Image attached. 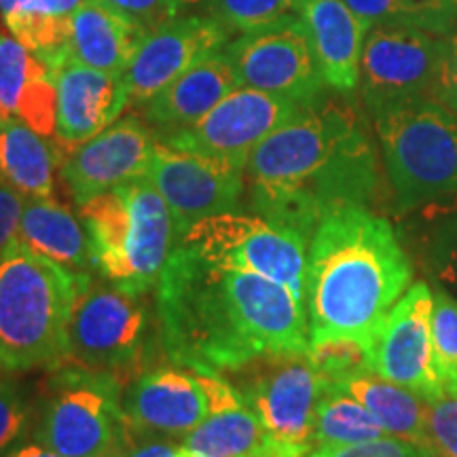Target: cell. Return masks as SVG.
<instances>
[{"label":"cell","mask_w":457,"mask_h":457,"mask_svg":"<svg viewBox=\"0 0 457 457\" xmlns=\"http://www.w3.org/2000/svg\"><path fill=\"white\" fill-rule=\"evenodd\" d=\"M202 387L208 415L182 438V447L197 457H244L267 441L261 420L222 373L193 370Z\"/></svg>","instance_id":"obj_21"},{"label":"cell","mask_w":457,"mask_h":457,"mask_svg":"<svg viewBox=\"0 0 457 457\" xmlns=\"http://www.w3.org/2000/svg\"><path fill=\"white\" fill-rule=\"evenodd\" d=\"M373 26H407L447 34L457 28V0H343Z\"/></svg>","instance_id":"obj_31"},{"label":"cell","mask_w":457,"mask_h":457,"mask_svg":"<svg viewBox=\"0 0 457 457\" xmlns=\"http://www.w3.org/2000/svg\"><path fill=\"white\" fill-rule=\"evenodd\" d=\"M299 17L313 60L327 87L352 94L360 85V62L370 24L343 0H296Z\"/></svg>","instance_id":"obj_20"},{"label":"cell","mask_w":457,"mask_h":457,"mask_svg":"<svg viewBox=\"0 0 457 457\" xmlns=\"http://www.w3.org/2000/svg\"><path fill=\"white\" fill-rule=\"evenodd\" d=\"M195 3H199V0H182V4H185V7H188V4H195Z\"/></svg>","instance_id":"obj_45"},{"label":"cell","mask_w":457,"mask_h":457,"mask_svg":"<svg viewBox=\"0 0 457 457\" xmlns=\"http://www.w3.org/2000/svg\"><path fill=\"white\" fill-rule=\"evenodd\" d=\"M100 3L128 17L146 34L168 24L185 9L182 0H100Z\"/></svg>","instance_id":"obj_36"},{"label":"cell","mask_w":457,"mask_h":457,"mask_svg":"<svg viewBox=\"0 0 457 457\" xmlns=\"http://www.w3.org/2000/svg\"><path fill=\"white\" fill-rule=\"evenodd\" d=\"M225 54L236 68L239 87L282 96L296 104H312L327 87L313 60L299 17L248 32L227 43Z\"/></svg>","instance_id":"obj_11"},{"label":"cell","mask_w":457,"mask_h":457,"mask_svg":"<svg viewBox=\"0 0 457 457\" xmlns=\"http://www.w3.org/2000/svg\"><path fill=\"white\" fill-rule=\"evenodd\" d=\"M129 447H131V441H129V432H128V434H123L121 438H117L112 445H108L104 451H100V453H96L91 457H128Z\"/></svg>","instance_id":"obj_43"},{"label":"cell","mask_w":457,"mask_h":457,"mask_svg":"<svg viewBox=\"0 0 457 457\" xmlns=\"http://www.w3.org/2000/svg\"><path fill=\"white\" fill-rule=\"evenodd\" d=\"M128 434L119 379L71 364L57 370L34 441L64 457H91Z\"/></svg>","instance_id":"obj_6"},{"label":"cell","mask_w":457,"mask_h":457,"mask_svg":"<svg viewBox=\"0 0 457 457\" xmlns=\"http://www.w3.org/2000/svg\"><path fill=\"white\" fill-rule=\"evenodd\" d=\"M415 265L386 216L345 208L322 220L307 248L305 310L310 339L352 335L375 343L409 290Z\"/></svg>","instance_id":"obj_3"},{"label":"cell","mask_w":457,"mask_h":457,"mask_svg":"<svg viewBox=\"0 0 457 457\" xmlns=\"http://www.w3.org/2000/svg\"><path fill=\"white\" fill-rule=\"evenodd\" d=\"M434 293L426 279L411 284L387 313L373 343V370L428 403L447 394L432 347Z\"/></svg>","instance_id":"obj_14"},{"label":"cell","mask_w":457,"mask_h":457,"mask_svg":"<svg viewBox=\"0 0 457 457\" xmlns=\"http://www.w3.org/2000/svg\"><path fill=\"white\" fill-rule=\"evenodd\" d=\"M157 134L138 117L117 119L111 128L83 142L62 165V176L79 205L125 182L146 176Z\"/></svg>","instance_id":"obj_15"},{"label":"cell","mask_w":457,"mask_h":457,"mask_svg":"<svg viewBox=\"0 0 457 457\" xmlns=\"http://www.w3.org/2000/svg\"><path fill=\"white\" fill-rule=\"evenodd\" d=\"M81 3L83 0H0V17L11 37L54 72L68 60L72 13Z\"/></svg>","instance_id":"obj_28"},{"label":"cell","mask_w":457,"mask_h":457,"mask_svg":"<svg viewBox=\"0 0 457 457\" xmlns=\"http://www.w3.org/2000/svg\"><path fill=\"white\" fill-rule=\"evenodd\" d=\"M146 32L100 0H83L72 13L68 60L125 74Z\"/></svg>","instance_id":"obj_25"},{"label":"cell","mask_w":457,"mask_h":457,"mask_svg":"<svg viewBox=\"0 0 457 457\" xmlns=\"http://www.w3.org/2000/svg\"><path fill=\"white\" fill-rule=\"evenodd\" d=\"M57 91L55 140L68 155L117 121L129 104L125 74H112L66 60L54 71Z\"/></svg>","instance_id":"obj_18"},{"label":"cell","mask_w":457,"mask_h":457,"mask_svg":"<svg viewBox=\"0 0 457 457\" xmlns=\"http://www.w3.org/2000/svg\"><path fill=\"white\" fill-rule=\"evenodd\" d=\"M428 434L434 457H457V392H447L430 403Z\"/></svg>","instance_id":"obj_35"},{"label":"cell","mask_w":457,"mask_h":457,"mask_svg":"<svg viewBox=\"0 0 457 457\" xmlns=\"http://www.w3.org/2000/svg\"><path fill=\"white\" fill-rule=\"evenodd\" d=\"M129 208L123 253L106 279L129 295H142L159 282L176 244L170 205L148 176L117 187Z\"/></svg>","instance_id":"obj_17"},{"label":"cell","mask_w":457,"mask_h":457,"mask_svg":"<svg viewBox=\"0 0 457 457\" xmlns=\"http://www.w3.org/2000/svg\"><path fill=\"white\" fill-rule=\"evenodd\" d=\"M54 72L11 34H0V121L20 119L45 138H55Z\"/></svg>","instance_id":"obj_23"},{"label":"cell","mask_w":457,"mask_h":457,"mask_svg":"<svg viewBox=\"0 0 457 457\" xmlns=\"http://www.w3.org/2000/svg\"><path fill=\"white\" fill-rule=\"evenodd\" d=\"M205 11L225 30L248 34L296 15V0H204Z\"/></svg>","instance_id":"obj_33"},{"label":"cell","mask_w":457,"mask_h":457,"mask_svg":"<svg viewBox=\"0 0 457 457\" xmlns=\"http://www.w3.org/2000/svg\"><path fill=\"white\" fill-rule=\"evenodd\" d=\"M305 457H434L430 451L417 447L413 443L400 441L394 436L377 441L347 445V447H320L312 449Z\"/></svg>","instance_id":"obj_37"},{"label":"cell","mask_w":457,"mask_h":457,"mask_svg":"<svg viewBox=\"0 0 457 457\" xmlns=\"http://www.w3.org/2000/svg\"><path fill=\"white\" fill-rule=\"evenodd\" d=\"M443 34L407 26H373L360 62V94L373 114L432 98Z\"/></svg>","instance_id":"obj_9"},{"label":"cell","mask_w":457,"mask_h":457,"mask_svg":"<svg viewBox=\"0 0 457 457\" xmlns=\"http://www.w3.org/2000/svg\"><path fill=\"white\" fill-rule=\"evenodd\" d=\"M55 151L45 136L20 119L0 121V179L26 199L51 197Z\"/></svg>","instance_id":"obj_29"},{"label":"cell","mask_w":457,"mask_h":457,"mask_svg":"<svg viewBox=\"0 0 457 457\" xmlns=\"http://www.w3.org/2000/svg\"><path fill=\"white\" fill-rule=\"evenodd\" d=\"M228 32L212 17H174L148 32L125 71L129 104L142 106L180 74L227 47Z\"/></svg>","instance_id":"obj_16"},{"label":"cell","mask_w":457,"mask_h":457,"mask_svg":"<svg viewBox=\"0 0 457 457\" xmlns=\"http://www.w3.org/2000/svg\"><path fill=\"white\" fill-rule=\"evenodd\" d=\"M384 436L390 434L360 400L341 387L322 386L313 420V449L347 447Z\"/></svg>","instance_id":"obj_30"},{"label":"cell","mask_w":457,"mask_h":457,"mask_svg":"<svg viewBox=\"0 0 457 457\" xmlns=\"http://www.w3.org/2000/svg\"><path fill=\"white\" fill-rule=\"evenodd\" d=\"M231 373L267 436L310 453L322 381L307 352L262 353Z\"/></svg>","instance_id":"obj_8"},{"label":"cell","mask_w":457,"mask_h":457,"mask_svg":"<svg viewBox=\"0 0 457 457\" xmlns=\"http://www.w3.org/2000/svg\"><path fill=\"white\" fill-rule=\"evenodd\" d=\"M145 327L138 295L89 282L74 305L64 360L96 370L125 367L140 350Z\"/></svg>","instance_id":"obj_13"},{"label":"cell","mask_w":457,"mask_h":457,"mask_svg":"<svg viewBox=\"0 0 457 457\" xmlns=\"http://www.w3.org/2000/svg\"><path fill=\"white\" fill-rule=\"evenodd\" d=\"M396 233L426 282L457 299V193L403 214Z\"/></svg>","instance_id":"obj_24"},{"label":"cell","mask_w":457,"mask_h":457,"mask_svg":"<svg viewBox=\"0 0 457 457\" xmlns=\"http://www.w3.org/2000/svg\"><path fill=\"white\" fill-rule=\"evenodd\" d=\"M24 398L11 381H0V453L20 436L26 424Z\"/></svg>","instance_id":"obj_39"},{"label":"cell","mask_w":457,"mask_h":457,"mask_svg":"<svg viewBox=\"0 0 457 457\" xmlns=\"http://www.w3.org/2000/svg\"><path fill=\"white\" fill-rule=\"evenodd\" d=\"M432 293L434 362L445 390L457 392V299L441 288H432Z\"/></svg>","instance_id":"obj_34"},{"label":"cell","mask_w":457,"mask_h":457,"mask_svg":"<svg viewBox=\"0 0 457 457\" xmlns=\"http://www.w3.org/2000/svg\"><path fill=\"white\" fill-rule=\"evenodd\" d=\"M208 415V403L193 370L153 369L140 375L123 396L129 434L185 438Z\"/></svg>","instance_id":"obj_19"},{"label":"cell","mask_w":457,"mask_h":457,"mask_svg":"<svg viewBox=\"0 0 457 457\" xmlns=\"http://www.w3.org/2000/svg\"><path fill=\"white\" fill-rule=\"evenodd\" d=\"M337 387L360 400L379 420V424L386 428L390 436L413 443L432 453L430 434H428L430 403L421 398L420 394L400 384H394V381L386 379L375 370H364V373L353 375Z\"/></svg>","instance_id":"obj_27"},{"label":"cell","mask_w":457,"mask_h":457,"mask_svg":"<svg viewBox=\"0 0 457 457\" xmlns=\"http://www.w3.org/2000/svg\"><path fill=\"white\" fill-rule=\"evenodd\" d=\"M17 239L71 271L85 273L94 267L87 228L54 197L26 199Z\"/></svg>","instance_id":"obj_26"},{"label":"cell","mask_w":457,"mask_h":457,"mask_svg":"<svg viewBox=\"0 0 457 457\" xmlns=\"http://www.w3.org/2000/svg\"><path fill=\"white\" fill-rule=\"evenodd\" d=\"M237 87L236 68L222 49L180 74L155 98L142 104V117L157 129V136L185 129L204 119Z\"/></svg>","instance_id":"obj_22"},{"label":"cell","mask_w":457,"mask_h":457,"mask_svg":"<svg viewBox=\"0 0 457 457\" xmlns=\"http://www.w3.org/2000/svg\"><path fill=\"white\" fill-rule=\"evenodd\" d=\"M26 197L17 188L0 179V256L17 237Z\"/></svg>","instance_id":"obj_40"},{"label":"cell","mask_w":457,"mask_h":457,"mask_svg":"<svg viewBox=\"0 0 457 457\" xmlns=\"http://www.w3.org/2000/svg\"><path fill=\"white\" fill-rule=\"evenodd\" d=\"M9 457H64V455L55 453V451L43 447V445L38 443H30V445H21V447H17Z\"/></svg>","instance_id":"obj_42"},{"label":"cell","mask_w":457,"mask_h":457,"mask_svg":"<svg viewBox=\"0 0 457 457\" xmlns=\"http://www.w3.org/2000/svg\"><path fill=\"white\" fill-rule=\"evenodd\" d=\"M301 108L303 104L282 96L237 87L195 125L157 136V140L245 170L254 148L288 123Z\"/></svg>","instance_id":"obj_10"},{"label":"cell","mask_w":457,"mask_h":457,"mask_svg":"<svg viewBox=\"0 0 457 457\" xmlns=\"http://www.w3.org/2000/svg\"><path fill=\"white\" fill-rule=\"evenodd\" d=\"M162 343L180 367L231 373L262 353L310 347L305 303L256 273L204 261L176 242L157 282Z\"/></svg>","instance_id":"obj_1"},{"label":"cell","mask_w":457,"mask_h":457,"mask_svg":"<svg viewBox=\"0 0 457 457\" xmlns=\"http://www.w3.org/2000/svg\"><path fill=\"white\" fill-rule=\"evenodd\" d=\"M176 457H197L195 453H191V451H187L185 447H180V451H179V455Z\"/></svg>","instance_id":"obj_44"},{"label":"cell","mask_w":457,"mask_h":457,"mask_svg":"<svg viewBox=\"0 0 457 457\" xmlns=\"http://www.w3.org/2000/svg\"><path fill=\"white\" fill-rule=\"evenodd\" d=\"M180 447L168 436H142L140 443L131 445L128 457H176Z\"/></svg>","instance_id":"obj_41"},{"label":"cell","mask_w":457,"mask_h":457,"mask_svg":"<svg viewBox=\"0 0 457 457\" xmlns=\"http://www.w3.org/2000/svg\"><path fill=\"white\" fill-rule=\"evenodd\" d=\"M179 242L212 265L273 279L305 303L310 244L290 228L261 216L225 212L199 220Z\"/></svg>","instance_id":"obj_7"},{"label":"cell","mask_w":457,"mask_h":457,"mask_svg":"<svg viewBox=\"0 0 457 457\" xmlns=\"http://www.w3.org/2000/svg\"><path fill=\"white\" fill-rule=\"evenodd\" d=\"M394 212H411L457 193V112L434 98L386 108L373 117Z\"/></svg>","instance_id":"obj_5"},{"label":"cell","mask_w":457,"mask_h":457,"mask_svg":"<svg viewBox=\"0 0 457 457\" xmlns=\"http://www.w3.org/2000/svg\"><path fill=\"white\" fill-rule=\"evenodd\" d=\"M245 176L256 214L307 244L330 214L370 210L384 193V171L364 117L339 100L303 106L254 148Z\"/></svg>","instance_id":"obj_2"},{"label":"cell","mask_w":457,"mask_h":457,"mask_svg":"<svg viewBox=\"0 0 457 457\" xmlns=\"http://www.w3.org/2000/svg\"><path fill=\"white\" fill-rule=\"evenodd\" d=\"M146 176L170 205L179 242L199 220L236 208L244 193L245 170L157 140Z\"/></svg>","instance_id":"obj_12"},{"label":"cell","mask_w":457,"mask_h":457,"mask_svg":"<svg viewBox=\"0 0 457 457\" xmlns=\"http://www.w3.org/2000/svg\"><path fill=\"white\" fill-rule=\"evenodd\" d=\"M307 358L322 386H341L353 375L373 370V343L352 335H330L310 339Z\"/></svg>","instance_id":"obj_32"},{"label":"cell","mask_w":457,"mask_h":457,"mask_svg":"<svg viewBox=\"0 0 457 457\" xmlns=\"http://www.w3.org/2000/svg\"><path fill=\"white\" fill-rule=\"evenodd\" d=\"M89 284L13 239L0 256V369L30 370L64 362L74 305Z\"/></svg>","instance_id":"obj_4"},{"label":"cell","mask_w":457,"mask_h":457,"mask_svg":"<svg viewBox=\"0 0 457 457\" xmlns=\"http://www.w3.org/2000/svg\"><path fill=\"white\" fill-rule=\"evenodd\" d=\"M432 98L457 112V28L443 34V49Z\"/></svg>","instance_id":"obj_38"}]
</instances>
